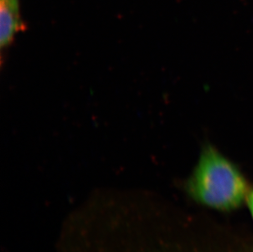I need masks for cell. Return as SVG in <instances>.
Returning <instances> with one entry per match:
<instances>
[{
    "label": "cell",
    "instance_id": "1",
    "mask_svg": "<svg viewBox=\"0 0 253 252\" xmlns=\"http://www.w3.org/2000/svg\"><path fill=\"white\" fill-rule=\"evenodd\" d=\"M191 195L219 210L239 207L248 198V184L236 167L212 148H206L189 183Z\"/></svg>",
    "mask_w": 253,
    "mask_h": 252
},
{
    "label": "cell",
    "instance_id": "2",
    "mask_svg": "<svg viewBox=\"0 0 253 252\" xmlns=\"http://www.w3.org/2000/svg\"><path fill=\"white\" fill-rule=\"evenodd\" d=\"M19 0H0V47L7 49L17 34L24 29Z\"/></svg>",
    "mask_w": 253,
    "mask_h": 252
},
{
    "label": "cell",
    "instance_id": "3",
    "mask_svg": "<svg viewBox=\"0 0 253 252\" xmlns=\"http://www.w3.org/2000/svg\"><path fill=\"white\" fill-rule=\"evenodd\" d=\"M248 204H249V210H250L253 219V197L250 194L248 196Z\"/></svg>",
    "mask_w": 253,
    "mask_h": 252
},
{
    "label": "cell",
    "instance_id": "4",
    "mask_svg": "<svg viewBox=\"0 0 253 252\" xmlns=\"http://www.w3.org/2000/svg\"><path fill=\"white\" fill-rule=\"evenodd\" d=\"M249 194H250V195L253 196V192H251V193H249Z\"/></svg>",
    "mask_w": 253,
    "mask_h": 252
}]
</instances>
